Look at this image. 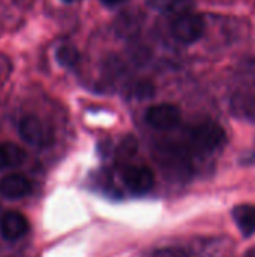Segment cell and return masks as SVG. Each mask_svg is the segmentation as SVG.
<instances>
[{"mask_svg": "<svg viewBox=\"0 0 255 257\" xmlns=\"http://www.w3.org/2000/svg\"><path fill=\"white\" fill-rule=\"evenodd\" d=\"M32 191V182L20 175V173H11L0 179V196L9 200L21 199L27 196Z\"/></svg>", "mask_w": 255, "mask_h": 257, "instance_id": "52a82bcc", "label": "cell"}, {"mask_svg": "<svg viewBox=\"0 0 255 257\" xmlns=\"http://www.w3.org/2000/svg\"><path fill=\"white\" fill-rule=\"evenodd\" d=\"M149 8L165 15H182L191 12L195 6L194 0H147Z\"/></svg>", "mask_w": 255, "mask_h": 257, "instance_id": "9c48e42d", "label": "cell"}, {"mask_svg": "<svg viewBox=\"0 0 255 257\" xmlns=\"http://www.w3.org/2000/svg\"><path fill=\"white\" fill-rule=\"evenodd\" d=\"M206 29V23L201 15L194 12H186L179 17L171 24V33L173 36L183 44H192L197 42Z\"/></svg>", "mask_w": 255, "mask_h": 257, "instance_id": "7a4b0ae2", "label": "cell"}, {"mask_svg": "<svg viewBox=\"0 0 255 257\" xmlns=\"http://www.w3.org/2000/svg\"><path fill=\"white\" fill-rule=\"evenodd\" d=\"M56 59L63 68H74L80 62V53L74 45L63 44L56 50Z\"/></svg>", "mask_w": 255, "mask_h": 257, "instance_id": "7c38bea8", "label": "cell"}, {"mask_svg": "<svg viewBox=\"0 0 255 257\" xmlns=\"http://www.w3.org/2000/svg\"><path fill=\"white\" fill-rule=\"evenodd\" d=\"M191 145L195 149H200L203 152H210L219 148L224 140L225 134L221 126L215 123H203L195 128H192L188 134Z\"/></svg>", "mask_w": 255, "mask_h": 257, "instance_id": "3957f363", "label": "cell"}, {"mask_svg": "<svg viewBox=\"0 0 255 257\" xmlns=\"http://www.w3.org/2000/svg\"><path fill=\"white\" fill-rule=\"evenodd\" d=\"M233 111L242 117L255 119V83L243 87L233 98Z\"/></svg>", "mask_w": 255, "mask_h": 257, "instance_id": "ba28073f", "label": "cell"}, {"mask_svg": "<svg viewBox=\"0 0 255 257\" xmlns=\"http://www.w3.org/2000/svg\"><path fill=\"white\" fill-rule=\"evenodd\" d=\"M246 164H255V152L251 155V157H248V158H246Z\"/></svg>", "mask_w": 255, "mask_h": 257, "instance_id": "5bb4252c", "label": "cell"}, {"mask_svg": "<svg viewBox=\"0 0 255 257\" xmlns=\"http://www.w3.org/2000/svg\"><path fill=\"white\" fill-rule=\"evenodd\" d=\"M146 122L158 131H170L180 123V110L173 104H156L152 105L144 116Z\"/></svg>", "mask_w": 255, "mask_h": 257, "instance_id": "277c9868", "label": "cell"}, {"mask_svg": "<svg viewBox=\"0 0 255 257\" xmlns=\"http://www.w3.org/2000/svg\"><path fill=\"white\" fill-rule=\"evenodd\" d=\"M26 160L24 151L14 143H0V170L20 166Z\"/></svg>", "mask_w": 255, "mask_h": 257, "instance_id": "8fae6325", "label": "cell"}, {"mask_svg": "<svg viewBox=\"0 0 255 257\" xmlns=\"http://www.w3.org/2000/svg\"><path fill=\"white\" fill-rule=\"evenodd\" d=\"M234 223L237 224L239 230L243 233V236H251L255 232V206L242 203L233 208L231 211Z\"/></svg>", "mask_w": 255, "mask_h": 257, "instance_id": "30bf717a", "label": "cell"}, {"mask_svg": "<svg viewBox=\"0 0 255 257\" xmlns=\"http://www.w3.org/2000/svg\"><path fill=\"white\" fill-rule=\"evenodd\" d=\"M29 232L27 218L18 211H8L0 217V235L6 241H17Z\"/></svg>", "mask_w": 255, "mask_h": 257, "instance_id": "8992f818", "label": "cell"}, {"mask_svg": "<svg viewBox=\"0 0 255 257\" xmlns=\"http://www.w3.org/2000/svg\"><path fill=\"white\" fill-rule=\"evenodd\" d=\"M104 3H107V5H117V3H122V2H125V0H102Z\"/></svg>", "mask_w": 255, "mask_h": 257, "instance_id": "4fadbf2b", "label": "cell"}, {"mask_svg": "<svg viewBox=\"0 0 255 257\" xmlns=\"http://www.w3.org/2000/svg\"><path fill=\"white\" fill-rule=\"evenodd\" d=\"M63 2H66V3H74V2H78V0H63Z\"/></svg>", "mask_w": 255, "mask_h": 257, "instance_id": "9a60e30c", "label": "cell"}, {"mask_svg": "<svg viewBox=\"0 0 255 257\" xmlns=\"http://www.w3.org/2000/svg\"><path fill=\"white\" fill-rule=\"evenodd\" d=\"M21 139L35 148H47L53 143L54 134L53 130L38 116L29 114L21 119L18 125Z\"/></svg>", "mask_w": 255, "mask_h": 257, "instance_id": "6da1fadb", "label": "cell"}, {"mask_svg": "<svg viewBox=\"0 0 255 257\" xmlns=\"http://www.w3.org/2000/svg\"><path fill=\"white\" fill-rule=\"evenodd\" d=\"M123 184L134 194H144L155 185V175L146 166H128L122 172Z\"/></svg>", "mask_w": 255, "mask_h": 257, "instance_id": "5b68a950", "label": "cell"}]
</instances>
